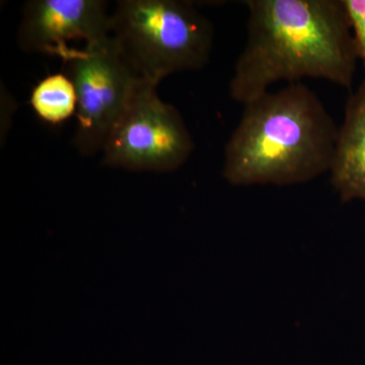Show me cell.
<instances>
[{
	"label": "cell",
	"mask_w": 365,
	"mask_h": 365,
	"mask_svg": "<svg viewBox=\"0 0 365 365\" xmlns=\"http://www.w3.org/2000/svg\"><path fill=\"white\" fill-rule=\"evenodd\" d=\"M141 79L104 146L103 165L132 172H173L191 157L194 141L182 115Z\"/></svg>",
	"instance_id": "4"
},
{
	"label": "cell",
	"mask_w": 365,
	"mask_h": 365,
	"mask_svg": "<svg viewBox=\"0 0 365 365\" xmlns=\"http://www.w3.org/2000/svg\"><path fill=\"white\" fill-rule=\"evenodd\" d=\"M31 105L41 119L48 123H61L78 110L76 86L67 74H52L34 88Z\"/></svg>",
	"instance_id": "8"
},
{
	"label": "cell",
	"mask_w": 365,
	"mask_h": 365,
	"mask_svg": "<svg viewBox=\"0 0 365 365\" xmlns=\"http://www.w3.org/2000/svg\"><path fill=\"white\" fill-rule=\"evenodd\" d=\"M111 35L136 73L158 86L208 63L215 29L192 2L121 0L112 14Z\"/></svg>",
	"instance_id": "3"
},
{
	"label": "cell",
	"mask_w": 365,
	"mask_h": 365,
	"mask_svg": "<svg viewBox=\"0 0 365 365\" xmlns=\"http://www.w3.org/2000/svg\"><path fill=\"white\" fill-rule=\"evenodd\" d=\"M246 44L230 95L242 105L274 83L321 78L351 88L359 50L343 0H249Z\"/></svg>",
	"instance_id": "1"
},
{
	"label": "cell",
	"mask_w": 365,
	"mask_h": 365,
	"mask_svg": "<svg viewBox=\"0 0 365 365\" xmlns=\"http://www.w3.org/2000/svg\"><path fill=\"white\" fill-rule=\"evenodd\" d=\"M343 4L351 23L359 58L364 62L365 69V0H343ZM362 86L365 88V81Z\"/></svg>",
	"instance_id": "9"
},
{
	"label": "cell",
	"mask_w": 365,
	"mask_h": 365,
	"mask_svg": "<svg viewBox=\"0 0 365 365\" xmlns=\"http://www.w3.org/2000/svg\"><path fill=\"white\" fill-rule=\"evenodd\" d=\"M331 181L341 199L365 200V88L348 100L339 128Z\"/></svg>",
	"instance_id": "7"
},
{
	"label": "cell",
	"mask_w": 365,
	"mask_h": 365,
	"mask_svg": "<svg viewBox=\"0 0 365 365\" xmlns=\"http://www.w3.org/2000/svg\"><path fill=\"white\" fill-rule=\"evenodd\" d=\"M62 59L78 95L74 148L86 157L102 151L106 139L130 102L140 76L112 37L69 48Z\"/></svg>",
	"instance_id": "5"
},
{
	"label": "cell",
	"mask_w": 365,
	"mask_h": 365,
	"mask_svg": "<svg viewBox=\"0 0 365 365\" xmlns=\"http://www.w3.org/2000/svg\"><path fill=\"white\" fill-rule=\"evenodd\" d=\"M112 14L103 0H31L19 26L23 51L63 57L71 41L86 45L110 37Z\"/></svg>",
	"instance_id": "6"
},
{
	"label": "cell",
	"mask_w": 365,
	"mask_h": 365,
	"mask_svg": "<svg viewBox=\"0 0 365 365\" xmlns=\"http://www.w3.org/2000/svg\"><path fill=\"white\" fill-rule=\"evenodd\" d=\"M339 128L302 83L245 105L225 148L223 178L235 186L302 184L330 172Z\"/></svg>",
	"instance_id": "2"
}]
</instances>
